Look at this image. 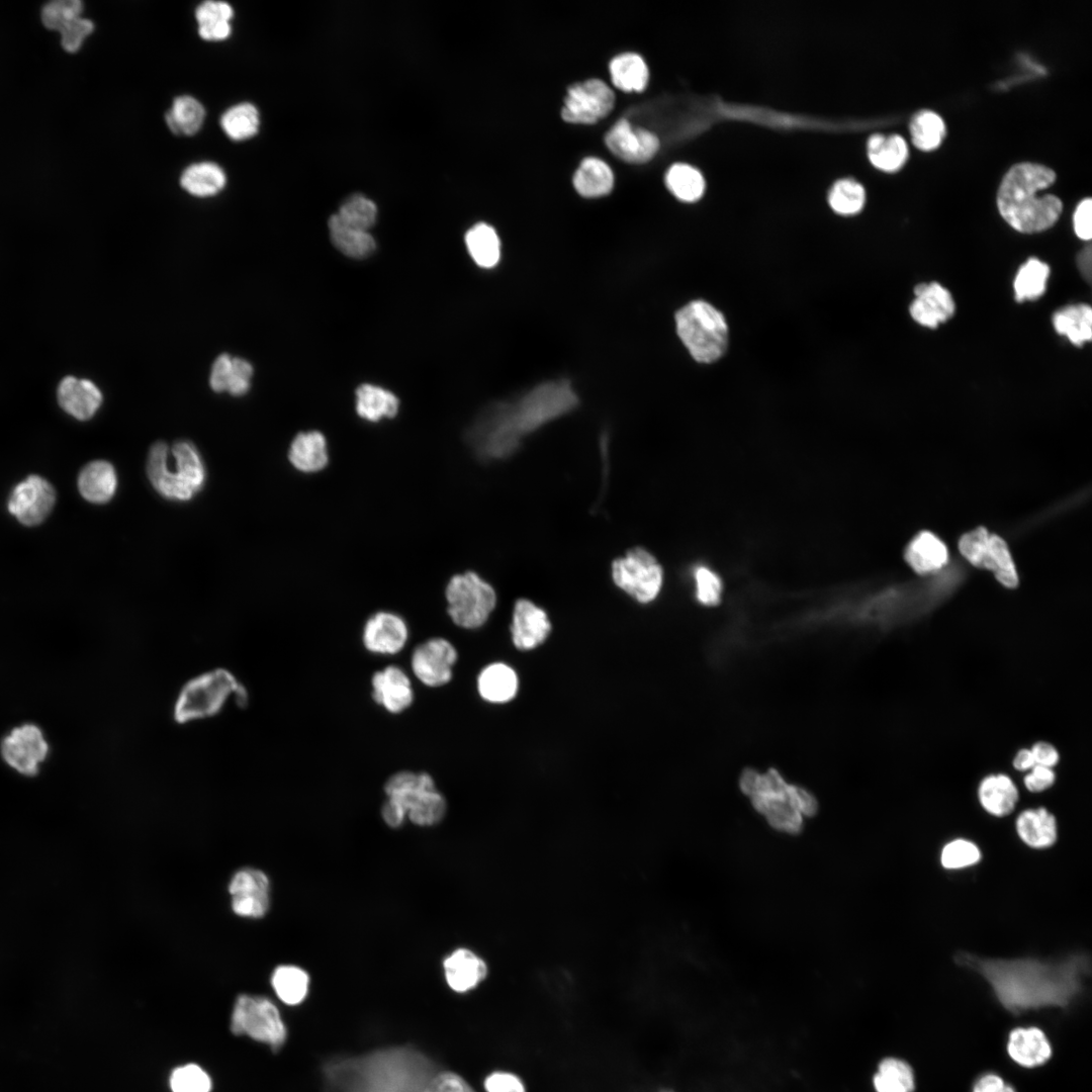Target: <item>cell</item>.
<instances>
[{
  "mask_svg": "<svg viewBox=\"0 0 1092 1092\" xmlns=\"http://www.w3.org/2000/svg\"><path fill=\"white\" fill-rule=\"evenodd\" d=\"M550 630L551 624L543 609L526 599L516 602L511 633L518 649L536 648L546 640Z\"/></svg>",
  "mask_w": 1092,
  "mask_h": 1092,
  "instance_id": "20",
  "label": "cell"
},
{
  "mask_svg": "<svg viewBox=\"0 0 1092 1092\" xmlns=\"http://www.w3.org/2000/svg\"><path fill=\"white\" fill-rule=\"evenodd\" d=\"M487 1092H526L519 1077L508 1072H494L484 1082Z\"/></svg>",
  "mask_w": 1092,
  "mask_h": 1092,
  "instance_id": "57",
  "label": "cell"
},
{
  "mask_svg": "<svg viewBox=\"0 0 1092 1092\" xmlns=\"http://www.w3.org/2000/svg\"><path fill=\"white\" fill-rule=\"evenodd\" d=\"M614 91L601 79H588L571 85L561 108L563 120L593 124L605 118L615 106Z\"/></svg>",
  "mask_w": 1092,
  "mask_h": 1092,
  "instance_id": "13",
  "label": "cell"
},
{
  "mask_svg": "<svg viewBox=\"0 0 1092 1092\" xmlns=\"http://www.w3.org/2000/svg\"><path fill=\"white\" fill-rule=\"evenodd\" d=\"M1007 1053L1017 1065L1035 1068L1051 1059L1052 1046L1041 1029L1018 1027L1008 1035Z\"/></svg>",
  "mask_w": 1092,
  "mask_h": 1092,
  "instance_id": "24",
  "label": "cell"
},
{
  "mask_svg": "<svg viewBox=\"0 0 1092 1092\" xmlns=\"http://www.w3.org/2000/svg\"><path fill=\"white\" fill-rule=\"evenodd\" d=\"M958 965L980 974L996 998L1009 1012L1018 1015L1042 1007H1068L1083 988L1090 971V959L1074 953L1060 962L1037 959H990L961 951Z\"/></svg>",
  "mask_w": 1092,
  "mask_h": 1092,
  "instance_id": "1",
  "label": "cell"
},
{
  "mask_svg": "<svg viewBox=\"0 0 1092 1092\" xmlns=\"http://www.w3.org/2000/svg\"><path fill=\"white\" fill-rule=\"evenodd\" d=\"M1056 781L1053 768L1034 765L1023 778L1025 788L1032 793L1043 792L1051 788Z\"/></svg>",
  "mask_w": 1092,
  "mask_h": 1092,
  "instance_id": "58",
  "label": "cell"
},
{
  "mask_svg": "<svg viewBox=\"0 0 1092 1092\" xmlns=\"http://www.w3.org/2000/svg\"><path fill=\"white\" fill-rule=\"evenodd\" d=\"M578 403L570 383H541L516 400L485 406L467 431V440L481 459L499 460L514 454L524 436L571 412Z\"/></svg>",
  "mask_w": 1092,
  "mask_h": 1092,
  "instance_id": "2",
  "label": "cell"
},
{
  "mask_svg": "<svg viewBox=\"0 0 1092 1092\" xmlns=\"http://www.w3.org/2000/svg\"><path fill=\"white\" fill-rule=\"evenodd\" d=\"M978 797L982 807L991 815L1004 817L1010 814L1018 801V789L1005 774L986 776L979 784Z\"/></svg>",
  "mask_w": 1092,
  "mask_h": 1092,
  "instance_id": "26",
  "label": "cell"
},
{
  "mask_svg": "<svg viewBox=\"0 0 1092 1092\" xmlns=\"http://www.w3.org/2000/svg\"><path fill=\"white\" fill-rule=\"evenodd\" d=\"M676 333L691 356L711 363L728 346V326L723 313L704 300H693L675 313Z\"/></svg>",
  "mask_w": 1092,
  "mask_h": 1092,
  "instance_id": "7",
  "label": "cell"
},
{
  "mask_svg": "<svg viewBox=\"0 0 1092 1092\" xmlns=\"http://www.w3.org/2000/svg\"><path fill=\"white\" fill-rule=\"evenodd\" d=\"M93 30L94 23L91 20L78 18L60 33L63 49L71 54L78 52Z\"/></svg>",
  "mask_w": 1092,
  "mask_h": 1092,
  "instance_id": "55",
  "label": "cell"
},
{
  "mask_svg": "<svg viewBox=\"0 0 1092 1092\" xmlns=\"http://www.w3.org/2000/svg\"><path fill=\"white\" fill-rule=\"evenodd\" d=\"M1012 764L1016 770H1030L1035 765V761L1030 748L1019 749L1013 757Z\"/></svg>",
  "mask_w": 1092,
  "mask_h": 1092,
  "instance_id": "63",
  "label": "cell"
},
{
  "mask_svg": "<svg viewBox=\"0 0 1092 1092\" xmlns=\"http://www.w3.org/2000/svg\"><path fill=\"white\" fill-rule=\"evenodd\" d=\"M458 658L454 645L445 638H431L418 645L411 657L415 676L427 687L438 688L452 679Z\"/></svg>",
  "mask_w": 1092,
  "mask_h": 1092,
  "instance_id": "14",
  "label": "cell"
},
{
  "mask_svg": "<svg viewBox=\"0 0 1092 1092\" xmlns=\"http://www.w3.org/2000/svg\"><path fill=\"white\" fill-rule=\"evenodd\" d=\"M408 629L405 621L398 615L380 611L365 622L362 641L364 647L378 654H396L405 645Z\"/></svg>",
  "mask_w": 1092,
  "mask_h": 1092,
  "instance_id": "18",
  "label": "cell"
},
{
  "mask_svg": "<svg viewBox=\"0 0 1092 1092\" xmlns=\"http://www.w3.org/2000/svg\"><path fill=\"white\" fill-rule=\"evenodd\" d=\"M910 133L913 144L920 150L931 151L937 148L945 135V124L939 114L931 110H920L910 121Z\"/></svg>",
  "mask_w": 1092,
  "mask_h": 1092,
  "instance_id": "48",
  "label": "cell"
},
{
  "mask_svg": "<svg viewBox=\"0 0 1092 1092\" xmlns=\"http://www.w3.org/2000/svg\"><path fill=\"white\" fill-rule=\"evenodd\" d=\"M905 559L916 572L925 574L944 566L948 559V551L938 537L923 531L907 546Z\"/></svg>",
  "mask_w": 1092,
  "mask_h": 1092,
  "instance_id": "29",
  "label": "cell"
},
{
  "mask_svg": "<svg viewBox=\"0 0 1092 1092\" xmlns=\"http://www.w3.org/2000/svg\"><path fill=\"white\" fill-rule=\"evenodd\" d=\"M56 503V491L44 478L28 476L18 483L8 499V511L21 524L35 526L51 513Z\"/></svg>",
  "mask_w": 1092,
  "mask_h": 1092,
  "instance_id": "15",
  "label": "cell"
},
{
  "mask_svg": "<svg viewBox=\"0 0 1092 1092\" xmlns=\"http://www.w3.org/2000/svg\"><path fill=\"white\" fill-rule=\"evenodd\" d=\"M467 251L481 268L494 267L500 258V241L495 230L485 223L478 222L470 228L465 234Z\"/></svg>",
  "mask_w": 1092,
  "mask_h": 1092,
  "instance_id": "40",
  "label": "cell"
},
{
  "mask_svg": "<svg viewBox=\"0 0 1092 1092\" xmlns=\"http://www.w3.org/2000/svg\"><path fill=\"white\" fill-rule=\"evenodd\" d=\"M973 1092H1015L996 1074L982 1076L974 1085Z\"/></svg>",
  "mask_w": 1092,
  "mask_h": 1092,
  "instance_id": "61",
  "label": "cell"
},
{
  "mask_svg": "<svg viewBox=\"0 0 1092 1092\" xmlns=\"http://www.w3.org/2000/svg\"><path fill=\"white\" fill-rule=\"evenodd\" d=\"M248 694L237 676L225 668H213L188 679L173 703L172 715L178 724L217 716L231 703H247Z\"/></svg>",
  "mask_w": 1092,
  "mask_h": 1092,
  "instance_id": "6",
  "label": "cell"
},
{
  "mask_svg": "<svg viewBox=\"0 0 1092 1092\" xmlns=\"http://www.w3.org/2000/svg\"><path fill=\"white\" fill-rule=\"evenodd\" d=\"M288 458L292 466L301 472L323 470L329 462L326 437L318 431L297 434L290 444Z\"/></svg>",
  "mask_w": 1092,
  "mask_h": 1092,
  "instance_id": "27",
  "label": "cell"
},
{
  "mask_svg": "<svg viewBox=\"0 0 1092 1092\" xmlns=\"http://www.w3.org/2000/svg\"><path fill=\"white\" fill-rule=\"evenodd\" d=\"M260 118L257 108L251 103H240L228 109L220 118V126L234 141H244L254 136L259 129Z\"/></svg>",
  "mask_w": 1092,
  "mask_h": 1092,
  "instance_id": "47",
  "label": "cell"
},
{
  "mask_svg": "<svg viewBox=\"0 0 1092 1092\" xmlns=\"http://www.w3.org/2000/svg\"><path fill=\"white\" fill-rule=\"evenodd\" d=\"M867 149L871 163L887 172L900 169L908 157V146L899 134L875 133L870 136Z\"/></svg>",
  "mask_w": 1092,
  "mask_h": 1092,
  "instance_id": "37",
  "label": "cell"
},
{
  "mask_svg": "<svg viewBox=\"0 0 1092 1092\" xmlns=\"http://www.w3.org/2000/svg\"><path fill=\"white\" fill-rule=\"evenodd\" d=\"M231 1029L268 1043L276 1051L286 1038V1028L277 1007L267 998L241 995L237 998Z\"/></svg>",
  "mask_w": 1092,
  "mask_h": 1092,
  "instance_id": "10",
  "label": "cell"
},
{
  "mask_svg": "<svg viewBox=\"0 0 1092 1092\" xmlns=\"http://www.w3.org/2000/svg\"><path fill=\"white\" fill-rule=\"evenodd\" d=\"M1092 201L1090 198L1083 199L1076 207L1073 216V224L1076 236L1084 241L1092 237Z\"/></svg>",
  "mask_w": 1092,
  "mask_h": 1092,
  "instance_id": "59",
  "label": "cell"
},
{
  "mask_svg": "<svg viewBox=\"0 0 1092 1092\" xmlns=\"http://www.w3.org/2000/svg\"><path fill=\"white\" fill-rule=\"evenodd\" d=\"M84 6L80 0H55L48 2L40 12L42 24L60 33L82 17Z\"/></svg>",
  "mask_w": 1092,
  "mask_h": 1092,
  "instance_id": "51",
  "label": "cell"
},
{
  "mask_svg": "<svg viewBox=\"0 0 1092 1092\" xmlns=\"http://www.w3.org/2000/svg\"><path fill=\"white\" fill-rule=\"evenodd\" d=\"M828 202L831 208L842 215L859 212L866 202L863 186L853 179H841L832 186Z\"/></svg>",
  "mask_w": 1092,
  "mask_h": 1092,
  "instance_id": "49",
  "label": "cell"
},
{
  "mask_svg": "<svg viewBox=\"0 0 1092 1092\" xmlns=\"http://www.w3.org/2000/svg\"><path fill=\"white\" fill-rule=\"evenodd\" d=\"M696 597L705 606H715L720 602L722 582L719 576L708 567L699 566L695 570Z\"/></svg>",
  "mask_w": 1092,
  "mask_h": 1092,
  "instance_id": "54",
  "label": "cell"
},
{
  "mask_svg": "<svg viewBox=\"0 0 1092 1092\" xmlns=\"http://www.w3.org/2000/svg\"><path fill=\"white\" fill-rule=\"evenodd\" d=\"M1050 267L1036 258H1030L1018 269L1014 279L1015 299L1019 302L1040 297L1046 287Z\"/></svg>",
  "mask_w": 1092,
  "mask_h": 1092,
  "instance_id": "45",
  "label": "cell"
},
{
  "mask_svg": "<svg viewBox=\"0 0 1092 1092\" xmlns=\"http://www.w3.org/2000/svg\"><path fill=\"white\" fill-rule=\"evenodd\" d=\"M1030 750L1036 765L1053 768L1060 760L1059 751L1049 742H1036L1031 746Z\"/></svg>",
  "mask_w": 1092,
  "mask_h": 1092,
  "instance_id": "60",
  "label": "cell"
},
{
  "mask_svg": "<svg viewBox=\"0 0 1092 1092\" xmlns=\"http://www.w3.org/2000/svg\"><path fill=\"white\" fill-rule=\"evenodd\" d=\"M204 116L205 110L198 100L191 96H179L166 114V123L174 134L192 135L202 126Z\"/></svg>",
  "mask_w": 1092,
  "mask_h": 1092,
  "instance_id": "41",
  "label": "cell"
},
{
  "mask_svg": "<svg viewBox=\"0 0 1092 1092\" xmlns=\"http://www.w3.org/2000/svg\"><path fill=\"white\" fill-rule=\"evenodd\" d=\"M739 786L754 809L779 831H798L804 818L817 810V801L811 793L788 783L774 768L764 772L746 768L740 776Z\"/></svg>",
  "mask_w": 1092,
  "mask_h": 1092,
  "instance_id": "4",
  "label": "cell"
},
{
  "mask_svg": "<svg viewBox=\"0 0 1092 1092\" xmlns=\"http://www.w3.org/2000/svg\"><path fill=\"white\" fill-rule=\"evenodd\" d=\"M612 576L617 586L638 602L646 604L659 594L663 572L653 555L637 547L614 560Z\"/></svg>",
  "mask_w": 1092,
  "mask_h": 1092,
  "instance_id": "11",
  "label": "cell"
},
{
  "mask_svg": "<svg viewBox=\"0 0 1092 1092\" xmlns=\"http://www.w3.org/2000/svg\"><path fill=\"white\" fill-rule=\"evenodd\" d=\"M665 184L677 199L685 202L697 201L705 191L702 173L685 163H675L667 170Z\"/></svg>",
  "mask_w": 1092,
  "mask_h": 1092,
  "instance_id": "44",
  "label": "cell"
},
{
  "mask_svg": "<svg viewBox=\"0 0 1092 1092\" xmlns=\"http://www.w3.org/2000/svg\"><path fill=\"white\" fill-rule=\"evenodd\" d=\"M328 225L332 243L344 255L363 259L374 252L376 244L368 232L343 223L336 214L329 218Z\"/></svg>",
  "mask_w": 1092,
  "mask_h": 1092,
  "instance_id": "36",
  "label": "cell"
},
{
  "mask_svg": "<svg viewBox=\"0 0 1092 1092\" xmlns=\"http://www.w3.org/2000/svg\"><path fill=\"white\" fill-rule=\"evenodd\" d=\"M612 83L625 92H641L648 83L649 71L643 58L636 53H623L609 63Z\"/></svg>",
  "mask_w": 1092,
  "mask_h": 1092,
  "instance_id": "34",
  "label": "cell"
},
{
  "mask_svg": "<svg viewBox=\"0 0 1092 1092\" xmlns=\"http://www.w3.org/2000/svg\"><path fill=\"white\" fill-rule=\"evenodd\" d=\"M518 687L516 671L502 662L488 664L477 677L478 693L489 703L502 704L511 701L517 695Z\"/></svg>",
  "mask_w": 1092,
  "mask_h": 1092,
  "instance_id": "30",
  "label": "cell"
},
{
  "mask_svg": "<svg viewBox=\"0 0 1092 1092\" xmlns=\"http://www.w3.org/2000/svg\"><path fill=\"white\" fill-rule=\"evenodd\" d=\"M272 987L278 998L288 1005H296L306 997L309 985L307 973L299 967H277L271 977Z\"/></svg>",
  "mask_w": 1092,
  "mask_h": 1092,
  "instance_id": "42",
  "label": "cell"
},
{
  "mask_svg": "<svg viewBox=\"0 0 1092 1092\" xmlns=\"http://www.w3.org/2000/svg\"><path fill=\"white\" fill-rule=\"evenodd\" d=\"M58 401L62 408L77 420L92 418L100 407L103 396L100 389L91 380L66 376L57 390Z\"/></svg>",
  "mask_w": 1092,
  "mask_h": 1092,
  "instance_id": "22",
  "label": "cell"
},
{
  "mask_svg": "<svg viewBox=\"0 0 1092 1092\" xmlns=\"http://www.w3.org/2000/svg\"><path fill=\"white\" fill-rule=\"evenodd\" d=\"M445 596L450 619L464 629L482 626L496 604L493 587L473 571L453 575Z\"/></svg>",
  "mask_w": 1092,
  "mask_h": 1092,
  "instance_id": "9",
  "label": "cell"
},
{
  "mask_svg": "<svg viewBox=\"0 0 1092 1092\" xmlns=\"http://www.w3.org/2000/svg\"><path fill=\"white\" fill-rule=\"evenodd\" d=\"M423 1092H474L470 1085L453 1072H441L425 1086Z\"/></svg>",
  "mask_w": 1092,
  "mask_h": 1092,
  "instance_id": "56",
  "label": "cell"
},
{
  "mask_svg": "<svg viewBox=\"0 0 1092 1092\" xmlns=\"http://www.w3.org/2000/svg\"><path fill=\"white\" fill-rule=\"evenodd\" d=\"M1021 840L1033 848L1052 846L1057 840V821L1045 808L1026 809L1016 819Z\"/></svg>",
  "mask_w": 1092,
  "mask_h": 1092,
  "instance_id": "31",
  "label": "cell"
},
{
  "mask_svg": "<svg viewBox=\"0 0 1092 1092\" xmlns=\"http://www.w3.org/2000/svg\"><path fill=\"white\" fill-rule=\"evenodd\" d=\"M981 859L979 847L966 839L948 842L941 851L940 861L947 870H958L977 863Z\"/></svg>",
  "mask_w": 1092,
  "mask_h": 1092,
  "instance_id": "52",
  "label": "cell"
},
{
  "mask_svg": "<svg viewBox=\"0 0 1092 1092\" xmlns=\"http://www.w3.org/2000/svg\"><path fill=\"white\" fill-rule=\"evenodd\" d=\"M371 685L373 701L390 713L403 712L414 702L410 677L398 666L389 665L375 671Z\"/></svg>",
  "mask_w": 1092,
  "mask_h": 1092,
  "instance_id": "21",
  "label": "cell"
},
{
  "mask_svg": "<svg viewBox=\"0 0 1092 1092\" xmlns=\"http://www.w3.org/2000/svg\"><path fill=\"white\" fill-rule=\"evenodd\" d=\"M399 401L394 393L378 385L364 383L356 389L357 415L368 422L396 416Z\"/></svg>",
  "mask_w": 1092,
  "mask_h": 1092,
  "instance_id": "33",
  "label": "cell"
},
{
  "mask_svg": "<svg viewBox=\"0 0 1092 1092\" xmlns=\"http://www.w3.org/2000/svg\"><path fill=\"white\" fill-rule=\"evenodd\" d=\"M994 572L997 580L1012 588L1018 584V575L1006 542L998 535H990L983 557L982 567Z\"/></svg>",
  "mask_w": 1092,
  "mask_h": 1092,
  "instance_id": "46",
  "label": "cell"
},
{
  "mask_svg": "<svg viewBox=\"0 0 1092 1092\" xmlns=\"http://www.w3.org/2000/svg\"><path fill=\"white\" fill-rule=\"evenodd\" d=\"M234 11L230 4L223 1H205L195 11L198 23V33L205 40H223L231 32V19Z\"/></svg>",
  "mask_w": 1092,
  "mask_h": 1092,
  "instance_id": "38",
  "label": "cell"
},
{
  "mask_svg": "<svg viewBox=\"0 0 1092 1092\" xmlns=\"http://www.w3.org/2000/svg\"><path fill=\"white\" fill-rule=\"evenodd\" d=\"M336 215L343 223L368 232L376 220L377 207L369 198L355 194L340 206Z\"/></svg>",
  "mask_w": 1092,
  "mask_h": 1092,
  "instance_id": "50",
  "label": "cell"
},
{
  "mask_svg": "<svg viewBox=\"0 0 1092 1092\" xmlns=\"http://www.w3.org/2000/svg\"><path fill=\"white\" fill-rule=\"evenodd\" d=\"M605 142L616 157L633 164L648 162L660 147L655 133L631 124L626 118L619 119L608 130Z\"/></svg>",
  "mask_w": 1092,
  "mask_h": 1092,
  "instance_id": "16",
  "label": "cell"
},
{
  "mask_svg": "<svg viewBox=\"0 0 1092 1092\" xmlns=\"http://www.w3.org/2000/svg\"><path fill=\"white\" fill-rule=\"evenodd\" d=\"M915 299L909 306L911 317L919 325L935 329L954 313L956 304L949 291L937 282L920 283L914 288Z\"/></svg>",
  "mask_w": 1092,
  "mask_h": 1092,
  "instance_id": "19",
  "label": "cell"
},
{
  "mask_svg": "<svg viewBox=\"0 0 1092 1092\" xmlns=\"http://www.w3.org/2000/svg\"><path fill=\"white\" fill-rule=\"evenodd\" d=\"M117 486L114 467L107 461L88 463L78 477V488L88 502L104 504L112 498Z\"/></svg>",
  "mask_w": 1092,
  "mask_h": 1092,
  "instance_id": "28",
  "label": "cell"
},
{
  "mask_svg": "<svg viewBox=\"0 0 1092 1092\" xmlns=\"http://www.w3.org/2000/svg\"><path fill=\"white\" fill-rule=\"evenodd\" d=\"M1056 173L1041 164L1023 162L1013 165L1004 175L997 193L1001 216L1014 230L1039 233L1058 220L1063 203L1050 193L1039 192L1052 186Z\"/></svg>",
  "mask_w": 1092,
  "mask_h": 1092,
  "instance_id": "3",
  "label": "cell"
},
{
  "mask_svg": "<svg viewBox=\"0 0 1092 1092\" xmlns=\"http://www.w3.org/2000/svg\"><path fill=\"white\" fill-rule=\"evenodd\" d=\"M381 815L384 822L394 828L400 826L406 818L402 810L388 800L382 806Z\"/></svg>",
  "mask_w": 1092,
  "mask_h": 1092,
  "instance_id": "62",
  "label": "cell"
},
{
  "mask_svg": "<svg viewBox=\"0 0 1092 1092\" xmlns=\"http://www.w3.org/2000/svg\"><path fill=\"white\" fill-rule=\"evenodd\" d=\"M449 987L458 993L467 992L481 983L487 975V965L472 950L460 947L450 953L443 963Z\"/></svg>",
  "mask_w": 1092,
  "mask_h": 1092,
  "instance_id": "23",
  "label": "cell"
},
{
  "mask_svg": "<svg viewBox=\"0 0 1092 1092\" xmlns=\"http://www.w3.org/2000/svg\"><path fill=\"white\" fill-rule=\"evenodd\" d=\"M614 179V173L605 161L596 157H586L580 162L572 181L579 195L585 198H597L612 191Z\"/></svg>",
  "mask_w": 1092,
  "mask_h": 1092,
  "instance_id": "32",
  "label": "cell"
},
{
  "mask_svg": "<svg viewBox=\"0 0 1092 1092\" xmlns=\"http://www.w3.org/2000/svg\"><path fill=\"white\" fill-rule=\"evenodd\" d=\"M252 375L253 367L247 360L221 354L213 362L209 383L216 392L243 395L250 388Z\"/></svg>",
  "mask_w": 1092,
  "mask_h": 1092,
  "instance_id": "25",
  "label": "cell"
},
{
  "mask_svg": "<svg viewBox=\"0 0 1092 1092\" xmlns=\"http://www.w3.org/2000/svg\"><path fill=\"white\" fill-rule=\"evenodd\" d=\"M233 911L240 916L260 918L269 908V880L261 871L243 869L229 885Z\"/></svg>",
  "mask_w": 1092,
  "mask_h": 1092,
  "instance_id": "17",
  "label": "cell"
},
{
  "mask_svg": "<svg viewBox=\"0 0 1092 1092\" xmlns=\"http://www.w3.org/2000/svg\"><path fill=\"white\" fill-rule=\"evenodd\" d=\"M873 1082L876 1092H913L915 1088L912 1068L896 1058L880 1062Z\"/></svg>",
  "mask_w": 1092,
  "mask_h": 1092,
  "instance_id": "43",
  "label": "cell"
},
{
  "mask_svg": "<svg viewBox=\"0 0 1092 1092\" xmlns=\"http://www.w3.org/2000/svg\"><path fill=\"white\" fill-rule=\"evenodd\" d=\"M49 742L35 724L24 723L11 729L1 740L4 762L22 776H33L49 755Z\"/></svg>",
  "mask_w": 1092,
  "mask_h": 1092,
  "instance_id": "12",
  "label": "cell"
},
{
  "mask_svg": "<svg viewBox=\"0 0 1092 1092\" xmlns=\"http://www.w3.org/2000/svg\"><path fill=\"white\" fill-rule=\"evenodd\" d=\"M1053 326L1059 335L1080 347L1092 338V309L1085 303L1068 305L1054 313Z\"/></svg>",
  "mask_w": 1092,
  "mask_h": 1092,
  "instance_id": "35",
  "label": "cell"
},
{
  "mask_svg": "<svg viewBox=\"0 0 1092 1092\" xmlns=\"http://www.w3.org/2000/svg\"><path fill=\"white\" fill-rule=\"evenodd\" d=\"M173 1092H209V1076L197 1065L188 1064L175 1069L170 1078Z\"/></svg>",
  "mask_w": 1092,
  "mask_h": 1092,
  "instance_id": "53",
  "label": "cell"
},
{
  "mask_svg": "<svg viewBox=\"0 0 1092 1092\" xmlns=\"http://www.w3.org/2000/svg\"><path fill=\"white\" fill-rule=\"evenodd\" d=\"M1091 247L1087 245L1077 256V266L1087 282L1091 281Z\"/></svg>",
  "mask_w": 1092,
  "mask_h": 1092,
  "instance_id": "64",
  "label": "cell"
},
{
  "mask_svg": "<svg viewBox=\"0 0 1092 1092\" xmlns=\"http://www.w3.org/2000/svg\"><path fill=\"white\" fill-rule=\"evenodd\" d=\"M225 182L223 170L211 162L189 166L180 178L181 186L191 195L198 197L215 195L225 186Z\"/></svg>",
  "mask_w": 1092,
  "mask_h": 1092,
  "instance_id": "39",
  "label": "cell"
},
{
  "mask_svg": "<svg viewBox=\"0 0 1092 1092\" xmlns=\"http://www.w3.org/2000/svg\"><path fill=\"white\" fill-rule=\"evenodd\" d=\"M147 474L154 488L164 497L186 502L199 492L205 481V468L196 447L179 441L169 447L155 443L148 454Z\"/></svg>",
  "mask_w": 1092,
  "mask_h": 1092,
  "instance_id": "5",
  "label": "cell"
},
{
  "mask_svg": "<svg viewBox=\"0 0 1092 1092\" xmlns=\"http://www.w3.org/2000/svg\"><path fill=\"white\" fill-rule=\"evenodd\" d=\"M384 793L419 826L437 824L446 813V800L428 772L397 771L385 782Z\"/></svg>",
  "mask_w": 1092,
  "mask_h": 1092,
  "instance_id": "8",
  "label": "cell"
}]
</instances>
